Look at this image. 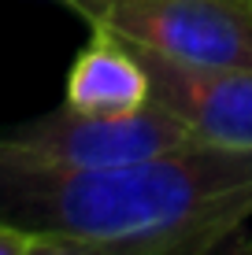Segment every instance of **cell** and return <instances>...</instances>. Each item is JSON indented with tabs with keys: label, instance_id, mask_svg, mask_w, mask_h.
<instances>
[{
	"label": "cell",
	"instance_id": "obj_8",
	"mask_svg": "<svg viewBox=\"0 0 252 255\" xmlns=\"http://www.w3.org/2000/svg\"><path fill=\"white\" fill-rule=\"evenodd\" d=\"M63 4H71V7H74V11H78V7H85V4H93V0H63Z\"/></svg>",
	"mask_w": 252,
	"mask_h": 255
},
{
	"label": "cell",
	"instance_id": "obj_1",
	"mask_svg": "<svg viewBox=\"0 0 252 255\" xmlns=\"http://www.w3.org/2000/svg\"><path fill=\"white\" fill-rule=\"evenodd\" d=\"M252 218V152L189 144L119 166H74L0 140V222L149 255L197 252Z\"/></svg>",
	"mask_w": 252,
	"mask_h": 255
},
{
	"label": "cell",
	"instance_id": "obj_6",
	"mask_svg": "<svg viewBox=\"0 0 252 255\" xmlns=\"http://www.w3.org/2000/svg\"><path fill=\"white\" fill-rule=\"evenodd\" d=\"M22 255H149L141 248H123V244L104 241H82V237H30Z\"/></svg>",
	"mask_w": 252,
	"mask_h": 255
},
{
	"label": "cell",
	"instance_id": "obj_5",
	"mask_svg": "<svg viewBox=\"0 0 252 255\" xmlns=\"http://www.w3.org/2000/svg\"><path fill=\"white\" fill-rule=\"evenodd\" d=\"M63 104L85 115H134L149 104V74L130 41L93 22L89 45L67 70Z\"/></svg>",
	"mask_w": 252,
	"mask_h": 255
},
{
	"label": "cell",
	"instance_id": "obj_4",
	"mask_svg": "<svg viewBox=\"0 0 252 255\" xmlns=\"http://www.w3.org/2000/svg\"><path fill=\"white\" fill-rule=\"evenodd\" d=\"M149 74V100L167 108L204 148L252 152V70L186 67L134 48Z\"/></svg>",
	"mask_w": 252,
	"mask_h": 255
},
{
	"label": "cell",
	"instance_id": "obj_7",
	"mask_svg": "<svg viewBox=\"0 0 252 255\" xmlns=\"http://www.w3.org/2000/svg\"><path fill=\"white\" fill-rule=\"evenodd\" d=\"M30 237L33 233H22V230H15V226L0 222V255H22L26 244H30Z\"/></svg>",
	"mask_w": 252,
	"mask_h": 255
},
{
	"label": "cell",
	"instance_id": "obj_2",
	"mask_svg": "<svg viewBox=\"0 0 252 255\" xmlns=\"http://www.w3.org/2000/svg\"><path fill=\"white\" fill-rule=\"evenodd\" d=\"M78 15L171 63L252 70V0H93Z\"/></svg>",
	"mask_w": 252,
	"mask_h": 255
},
{
	"label": "cell",
	"instance_id": "obj_3",
	"mask_svg": "<svg viewBox=\"0 0 252 255\" xmlns=\"http://www.w3.org/2000/svg\"><path fill=\"white\" fill-rule=\"evenodd\" d=\"M0 140L15 152L74 166H119L197 144L193 133L152 100L134 115H85L59 104L56 111L0 129Z\"/></svg>",
	"mask_w": 252,
	"mask_h": 255
}]
</instances>
